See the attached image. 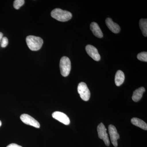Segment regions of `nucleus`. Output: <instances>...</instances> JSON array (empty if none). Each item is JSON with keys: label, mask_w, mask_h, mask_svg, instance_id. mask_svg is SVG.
Returning <instances> with one entry per match:
<instances>
[{"label": "nucleus", "mask_w": 147, "mask_h": 147, "mask_svg": "<svg viewBox=\"0 0 147 147\" xmlns=\"http://www.w3.org/2000/svg\"><path fill=\"white\" fill-rule=\"evenodd\" d=\"M27 45L32 51H38L42 47L43 41L39 37L30 35L27 37L26 39Z\"/></svg>", "instance_id": "f03ea898"}, {"label": "nucleus", "mask_w": 147, "mask_h": 147, "mask_svg": "<svg viewBox=\"0 0 147 147\" xmlns=\"http://www.w3.org/2000/svg\"><path fill=\"white\" fill-rule=\"evenodd\" d=\"M139 26L143 35L147 36V19H141L139 21Z\"/></svg>", "instance_id": "2eb2a0df"}, {"label": "nucleus", "mask_w": 147, "mask_h": 147, "mask_svg": "<svg viewBox=\"0 0 147 147\" xmlns=\"http://www.w3.org/2000/svg\"><path fill=\"white\" fill-rule=\"evenodd\" d=\"M145 92V89L144 87H141L135 90L133 92L132 99L134 102H138L141 100L143 96V94Z\"/></svg>", "instance_id": "f8f14e48"}, {"label": "nucleus", "mask_w": 147, "mask_h": 147, "mask_svg": "<svg viewBox=\"0 0 147 147\" xmlns=\"http://www.w3.org/2000/svg\"><path fill=\"white\" fill-rule=\"evenodd\" d=\"M7 147H22L21 146H19V145L16 144H10Z\"/></svg>", "instance_id": "6ab92c4d"}, {"label": "nucleus", "mask_w": 147, "mask_h": 147, "mask_svg": "<svg viewBox=\"0 0 147 147\" xmlns=\"http://www.w3.org/2000/svg\"><path fill=\"white\" fill-rule=\"evenodd\" d=\"M3 38V34L2 33L0 32V42H1V40Z\"/></svg>", "instance_id": "aec40b11"}, {"label": "nucleus", "mask_w": 147, "mask_h": 147, "mask_svg": "<svg viewBox=\"0 0 147 147\" xmlns=\"http://www.w3.org/2000/svg\"><path fill=\"white\" fill-rule=\"evenodd\" d=\"M20 119L22 121L26 124L31 125L36 128H39L40 127V125L38 122L28 115L23 114L20 117Z\"/></svg>", "instance_id": "423d86ee"}, {"label": "nucleus", "mask_w": 147, "mask_h": 147, "mask_svg": "<svg viewBox=\"0 0 147 147\" xmlns=\"http://www.w3.org/2000/svg\"><path fill=\"white\" fill-rule=\"evenodd\" d=\"M86 50L88 55L94 61H100V55L98 53L97 49L93 45H88L86 46Z\"/></svg>", "instance_id": "6e6552de"}, {"label": "nucleus", "mask_w": 147, "mask_h": 147, "mask_svg": "<svg viewBox=\"0 0 147 147\" xmlns=\"http://www.w3.org/2000/svg\"><path fill=\"white\" fill-rule=\"evenodd\" d=\"M1 46L2 47H5L7 46L8 43V40L7 38L6 37H3L1 42Z\"/></svg>", "instance_id": "a211bd4d"}, {"label": "nucleus", "mask_w": 147, "mask_h": 147, "mask_svg": "<svg viewBox=\"0 0 147 147\" xmlns=\"http://www.w3.org/2000/svg\"><path fill=\"white\" fill-rule=\"evenodd\" d=\"M97 131L98 137L103 140L106 146H109L110 145V140L107 132V129L103 123H100L98 125L97 127Z\"/></svg>", "instance_id": "39448f33"}, {"label": "nucleus", "mask_w": 147, "mask_h": 147, "mask_svg": "<svg viewBox=\"0 0 147 147\" xmlns=\"http://www.w3.org/2000/svg\"><path fill=\"white\" fill-rule=\"evenodd\" d=\"M1 125H2V123H1V121H0V127H1Z\"/></svg>", "instance_id": "412c9836"}, {"label": "nucleus", "mask_w": 147, "mask_h": 147, "mask_svg": "<svg viewBox=\"0 0 147 147\" xmlns=\"http://www.w3.org/2000/svg\"><path fill=\"white\" fill-rule=\"evenodd\" d=\"M125 80L124 74L120 70H118L115 77V83L116 86H119L123 84Z\"/></svg>", "instance_id": "4468645a"}, {"label": "nucleus", "mask_w": 147, "mask_h": 147, "mask_svg": "<svg viewBox=\"0 0 147 147\" xmlns=\"http://www.w3.org/2000/svg\"><path fill=\"white\" fill-rule=\"evenodd\" d=\"M53 18L61 22H65L70 20L72 18V14L69 11L63 10L59 8L53 9L51 13Z\"/></svg>", "instance_id": "f257e3e1"}, {"label": "nucleus", "mask_w": 147, "mask_h": 147, "mask_svg": "<svg viewBox=\"0 0 147 147\" xmlns=\"http://www.w3.org/2000/svg\"><path fill=\"white\" fill-rule=\"evenodd\" d=\"M137 59L142 61L147 62V52H142L139 53L137 56Z\"/></svg>", "instance_id": "dca6fc26"}, {"label": "nucleus", "mask_w": 147, "mask_h": 147, "mask_svg": "<svg viewBox=\"0 0 147 147\" xmlns=\"http://www.w3.org/2000/svg\"><path fill=\"white\" fill-rule=\"evenodd\" d=\"M90 29L94 36L99 38L103 37V34L98 24L95 22H92L90 24Z\"/></svg>", "instance_id": "9b49d317"}, {"label": "nucleus", "mask_w": 147, "mask_h": 147, "mask_svg": "<svg viewBox=\"0 0 147 147\" xmlns=\"http://www.w3.org/2000/svg\"><path fill=\"white\" fill-rule=\"evenodd\" d=\"M108 131L112 144L115 147H117V140L119 139L120 136L115 127L113 125H110L108 126Z\"/></svg>", "instance_id": "0eeeda50"}, {"label": "nucleus", "mask_w": 147, "mask_h": 147, "mask_svg": "<svg viewBox=\"0 0 147 147\" xmlns=\"http://www.w3.org/2000/svg\"><path fill=\"white\" fill-rule=\"evenodd\" d=\"M105 23L108 28L114 33H118L120 31V27L117 24L114 23L111 18H106Z\"/></svg>", "instance_id": "9d476101"}, {"label": "nucleus", "mask_w": 147, "mask_h": 147, "mask_svg": "<svg viewBox=\"0 0 147 147\" xmlns=\"http://www.w3.org/2000/svg\"><path fill=\"white\" fill-rule=\"evenodd\" d=\"M131 123L135 126L138 127L140 128L147 130V124L144 121L137 118H133L131 120Z\"/></svg>", "instance_id": "ddd939ff"}, {"label": "nucleus", "mask_w": 147, "mask_h": 147, "mask_svg": "<svg viewBox=\"0 0 147 147\" xmlns=\"http://www.w3.org/2000/svg\"><path fill=\"white\" fill-rule=\"evenodd\" d=\"M77 89L82 100L84 101H88L89 100L90 97V92L86 83L84 82L79 83Z\"/></svg>", "instance_id": "20e7f679"}, {"label": "nucleus", "mask_w": 147, "mask_h": 147, "mask_svg": "<svg viewBox=\"0 0 147 147\" xmlns=\"http://www.w3.org/2000/svg\"><path fill=\"white\" fill-rule=\"evenodd\" d=\"M60 68L61 74L64 77L68 76L71 69V62L67 57H63L60 62Z\"/></svg>", "instance_id": "7ed1b4c3"}, {"label": "nucleus", "mask_w": 147, "mask_h": 147, "mask_svg": "<svg viewBox=\"0 0 147 147\" xmlns=\"http://www.w3.org/2000/svg\"><path fill=\"white\" fill-rule=\"evenodd\" d=\"M24 3L25 1L24 0H15L13 2V7L16 9H19L24 5Z\"/></svg>", "instance_id": "f3484780"}, {"label": "nucleus", "mask_w": 147, "mask_h": 147, "mask_svg": "<svg viewBox=\"0 0 147 147\" xmlns=\"http://www.w3.org/2000/svg\"><path fill=\"white\" fill-rule=\"evenodd\" d=\"M52 116L53 118L57 120L65 125H68L70 123L69 119L64 113L57 111L53 113Z\"/></svg>", "instance_id": "1a4fd4ad"}]
</instances>
